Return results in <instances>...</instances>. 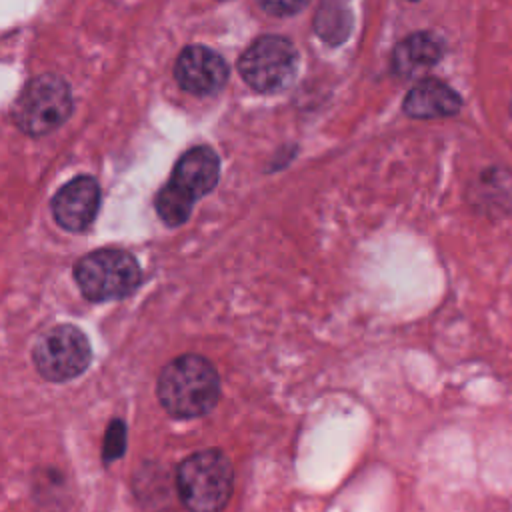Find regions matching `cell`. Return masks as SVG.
Masks as SVG:
<instances>
[{
	"label": "cell",
	"instance_id": "obj_1",
	"mask_svg": "<svg viewBox=\"0 0 512 512\" xmlns=\"http://www.w3.org/2000/svg\"><path fill=\"white\" fill-rule=\"evenodd\" d=\"M160 406L174 418L208 414L220 398V376L214 364L198 354L170 360L156 380Z\"/></svg>",
	"mask_w": 512,
	"mask_h": 512
},
{
	"label": "cell",
	"instance_id": "obj_2",
	"mask_svg": "<svg viewBox=\"0 0 512 512\" xmlns=\"http://www.w3.org/2000/svg\"><path fill=\"white\" fill-rule=\"evenodd\" d=\"M176 488L190 512H220L234 488L228 456L218 448L198 450L186 456L176 470Z\"/></svg>",
	"mask_w": 512,
	"mask_h": 512
},
{
	"label": "cell",
	"instance_id": "obj_3",
	"mask_svg": "<svg viewBox=\"0 0 512 512\" xmlns=\"http://www.w3.org/2000/svg\"><path fill=\"white\" fill-rule=\"evenodd\" d=\"M80 292L92 302L116 300L132 294L140 284L136 258L118 248H104L86 254L74 270Z\"/></svg>",
	"mask_w": 512,
	"mask_h": 512
},
{
	"label": "cell",
	"instance_id": "obj_4",
	"mask_svg": "<svg viewBox=\"0 0 512 512\" xmlns=\"http://www.w3.org/2000/svg\"><path fill=\"white\" fill-rule=\"evenodd\" d=\"M72 112V94L68 84L56 74L32 78L12 108L14 124L30 134L42 136L56 130Z\"/></svg>",
	"mask_w": 512,
	"mask_h": 512
},
{
	"label": "cell",
	"instance_id": "obj_5",
	"mask_svg": "<svg viewBox=\"0 0 512 512\" xmlns=\"http://www.w3.org/2000/svg\"><path fill=\"white\" fill-rule=\"evenodd\" d=\"M32 362L44 380L68 382L86 372L92 362V348L80 328L60 324L38 336L32 348Z\"/></svg>",
	"mask_w": 512,
	"mask_h": 512
},
{
	"label": "cell",
	"instance_id": "obj_6",
	"mask_svg": "<svg viewBox=\"0 0 512 512\" xmlns=\"http://www.w3.org/2000/svg\"><path fill=\"white\" fill-rule=\"evenodd\" d=\"M296 64L298 54L290 40L282 36H262L242 52L238 72L250 88L258 92H278L292 82Z\"/></svg>",
	"mask_w": 512,
	"mask_h": 512
},
{
	"label": "cell",
	"instance_id": "obj_7",
	"mask_svg": "<svg viewBox=\"0 0 512 512\" xmlns=\"http://www.w3.org/2000/svg\"><path fill=\"white\" fill-rule=\"evenodd\" d=\"M174 76L186 92L206 96L226 84L228 64L220 54L206 46H188L176 60Z\"/></svg>",
	"mask_w": 512,
	"mask_h": 512
},
{
	"label": "cell",
	"instance_id": "obj_8",
	"mask_svg": "<svg viewBox=\"0 0 512 512\" xmlns=\"http://www.w3.org/2000/svg\"><path fill=\"white\" fill-rule=\"evenodd\" d=\"M100 206V188L94 178L78 176L64 184L52 198L54 220L70 232L88 228Z\"/></svg>",
	"mask_w": 512,
	"mask_h": 512
},
{
	"label": "cell",
	"instance_id": "obj_9",
	"mask_svg": "<svg viewBox=\"0 0 512 512\" xmlns=\"http://www.w3.org/2000/svg\"><path fill=\"white\" fill-rule=\"evenodd\" d=\"M462 108L460 94L438 78H424L404 98V112L412 118L432 120L458 114Z\"/></svg>",
	"mask_w": 512,
	"mask_h": 512
},
{
	"label": "cell",
	"instance_id": "obj_10",
	"mask_svg": "<svg viewBox=\"0 0 512 512\" xmlns=\"http://www.w3.org/2000/svg\"><path fill=\"white\" fill-rule=\"evenodd\" d=\"M218 156L208 146H196L188 150L174 166L172 182L194 200L208 194L218 182Z\"/></svg>",
	"mask_w": 512,
	"mask_h": 512
},
{
	"label": "cell",
	"instance_id": "obj_11",
	"mask_svg": "<svg viewBox=\"0 0 512 512\" xmlns=\"http://www.w3.org/2000/svg\"><path fill=\"white\" fill-rule=\"evenodd\" d=\"M444 54V42L432 32H414L398 42L392 54V70L400 78H410L432 68Z\"/></svg>",
	"mask_w": 512,
	"mask_h": 512
},
{
	"label": "cell",
	"instance_id": "obj_12",
	"mask_svg": "<svg viewBox=\"0 0 512 512\" xmlns=\"http://www.w3.org/2000/svg\"><path fill=\"white\" fill-rule=\"evenodd\" d=\"M350 22V12L342 2L324 0L314 16V30L322 40L338 44L350 34Z\"/></svg>",
	"mask_w": 512,
	"mask_h": 512
},
{
	"label": "cell",
	"instance_id": "obj_13",
	"mask_svg": "<svg viewBox=\"0 0 512 512\" xmlns=\"http://www.w3.org/2000/svg\"><path fill=\"white\" fill-rule=\"evenodd\" d=\"M194 206V198L188 196L184 190L168 182L156 196V212L168 226H178L186 222Z\"/></svg>",
	"mask_w": 512,
	"mask_h": 512
},
{
	"label": "cell",
	"instance_id": "obj_14",
	"mask_svg": "<svg viewBox=\"0 0 512 512\" xmlns=\"http://www.w3.org/2000/svg\"><path fill=\"white\" fill-rule=\"evenodd\" d=\"M126 424L120 418L110 420L106 432H104V440H102V462L104 464H112L114 460L124 456L126 450Z\"/></svg>",
	"mask_w": 512,
	"mask_h": 512
},
{
	"label": "cell",
	"instance_id": "obj_15",
	"mask_svg": "<svg viewBox=\"0 0 512 512\" xmlns=\"http://www.w3.org/2000/svg\"><path fill=\"white\" fill-rule=\"evenodd\" d=\"M272 16H290L300 12L310 0H256Z\"/></svg>",
	"mask_w": 512,
	"mask_h": 512
},
{
	"label": "cell",
	"instance_id": "obj_16",
	"mask_svg": "<svg viewBox=\"0 0 512 512\" xmlns=\"http://www.w3.org/2000/svg\"><path fill=\"white\" fill-rule=\"evenodd\" d=\"M510 118H512V100H510Z\"/></svg>",
	"mask_w": 512,
	"mask_h": 512
}]
</instances>
